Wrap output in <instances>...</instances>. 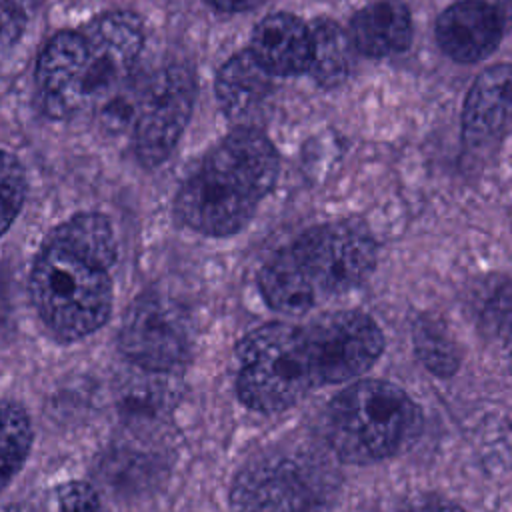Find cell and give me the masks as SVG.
I'll use <instances>...</instances> for the list:
<instances>
[{"mask_svg": "<svg viewBox=\"0 0 512 512\" xmlns=\"http://www.w3.org/2000/svg\"><path fill=\"white\" fill-rule=\"evenodd\" d=\"M384 350V334L360 310L326 312L306 324L270 322L236 346V392L262 414L292 408L314 388L366 374Z\"/></svg>", "mask_w": 512, "mask_h": 512, "instance_id": "6da1fadb", "label": "cell"}, {"mask_svg": "<svg viewBox=\"0 0 512 512\" xmlns=\"http://www.w3.org/2000/svg\"><path fill=\"white\" fill-rule=\"evenodd\" d=\"M116 260L114 228L104 214H76L44 238L28 290L38 318L54 338L76 342L108 322L114 304L110 270Z\"/></svg>", "mask_w": 512, "mask_h": 512, "instance_id": "7a4b0ae2", "label": "cell"}, {"mask_svg": "<svg viewBox=\"0 0 512 512\" xmlns=\"http://www.w3.org/2000/svg\"><path fill=\"white\" fill-rule=\"evenodd\" d=\"M142 46V24L128 12L102 14L82 30L56 34L36 66L42 110L52 118H68L110 100L134 68Z\"/></svg>", "mask_w": 512, "mask_h": 512, "instance_id": "3957f363", "label": "cell"}, {"mask_svg": "<svg viewBox=\"0 0 512 512\" xmlns=\"http://www.w3.org/2000/svg\"><path fill=\"white\" fill-rule=\"evenodd\" d=\"M376 254V242L364 224H318L262 264L258 290L272 310L306 314L360 286L374 270Z\"/></svg>", "mask_w": 512, "mask_h": 512, "instance_id": "277c9868", "label": "cell"}, {"mask_svg": "<svg viewBox=\"0 0 512 512\" xmlns=\"http://www.w3.org/2000/svg\"><path fill=\"white\" fill-rule=\"evenodd\" d=\"M278 170L272 142L256 128H236L184 180L174 200L176 216L204 236H232L272 192Z\"/></svg>", "mask_w": 512, "mask_h": 512, "instance_id": "5b68a950", "label": "cell"}, {"mask_svg": "<svg viewBox=\"0 0 512 512\" xmlns=\"http://www.w3.org/2000/svg\"><path fill=\"white\" fill-rule=\"evenodd\" d=\"M420 410L410 396L386 380H354L332 398L326 438L338 460L374 464L392 458L416 440Z\"/></svg>", "mask_w": 512, "mask_h": 512, "instance_id": "8992f818", "label": "cell"}, {"mask_svg": "<svg viewBox=\"0 0 512 512\" xmlns=\"http://www.w3.org/2000/svg\"><path fill=\"white\" fill-rule=\"evenodd\" d=\"M334 488L332 470L316 456L266 452L236 472L230 506L232 512H320Z\"/></svg>", "mask_w": 512, "mask_h": 512, "instance_id": "52a82bcc", "label": "cell"}, {"mask_svg": "<svg viewBox=\"0 0 512 512\" xmlns=\"http://www.w3.org/2000/svg\"><path fill=\"white\" fill-rule=\"evenodd\" d=\"M118 346L138 368L172 372L192 350V322L186 310L160 294H140L120 324Z\"/></svg>", "mask_w": 512, "mask_h": 512, "instance_id": "ba28073f", "label": "cell"}, {"mask_svg": "<svg viewBox=\"0 0 512 512\" xmlns=\"http://www.w3.org/2000/svg\"><path fill=\"white\" fill-rule=\"evenodd\" d=\"M194 104V76L184 66L164 68L144 92L134 126V148L142 166L162 164L178 144Z\"/></svg>", "mask_w": 512, "mask_h": 512, "instance_id": "9c48e42d", "label": "cell"}, {"mask_svg": "<svg viewBox=\"0 0 512 512\" xmlns=\"http://www.w3.org/2000/svg\"><path fill=\"white\" fill-rule=\"evenodd\" d=\"M502 36L500 16L482 0H462L448 6L436 20V40L446 56L472 64L488 58Z\"/></svg>", "mask_w": 512, "mask_h": 512, "instance_id": "30bf717a", "label": "cell"}, {"mask_svg": "<svg viewBox=\"0 0 512 512\" xmlns=\"http://www.w3.org/2000/svg\"><path fill=\"white\" fill-rule=\"evenodd\" d=\"M508 64L486 68L470 86L462 108V136L470 146L498 142L510 124Z\"/></svg>", "mask_w": 512, "mask_h": 512, "instance_id": "8fae6325", "label": "cell"}, {"mask_svg": "<svg viewBox=\"0 0 512 512\" xmlns=\"http://www.w3.org/2000/svg\"><path fill=\"white\" fill-rule=\"evenodd\" d=\"M248 50L272 76L302 74L310 64V30L300 18L276 12L256 24Z\"/></svg>", "mask_w": 512, "mask_h": 512, "instance_id": "7c38bea8", "label": "cell"}, {"mask_svg": "<svg viewBox=\"0 0 512 512\" xmlns=\"http://www.w3.org/2000/svg\"><path fill=\"white\" fill-rule=\"evenodd\" d=\"M348 36L354 50L364 56L398 54L412 42V18L402 2L380 0L356 12Z\"/></svg>", "mask_w": 512, "mask_h": 512, "instance_id": "4fadbf2b", "label": "cell"}, {"mask_svg": "<svg viewBox=\"0 0 512 512\" xmlns=\"http://www.w3.org/2000/svg\"><path fill=\"white\" fill-rule=\"evenodd\" d=\"M272 90V74L250 50L234 54L216 76V98L224 114L240 120L252 114Z\"/></svg>", "mask_w": 512, "mask_h": 512, "instance_id": "5bb4252c", "label": "cell"}, {"mask_svg": "<svg viewBox=\"0 0 512 512\" xmlns=\"http://www.w3.org/2000/svg\"><path fill=\"white\" fill-rule=\"evenodd\" d=\"M310 30V64L308 70L314 80L326 88H332L350 72L352 64V42L332 20H316L308 26Z\"/></svg>", "mask_w": 512, "mask_h": 512, "instance_id": "9a60e30c", "label": "cell"}, {"mask_svg": "<svg viewBox=\"0 0 512 512\" xmlns=\"http://www.w3.org/2000/svg\"><path fill=\"white\" fill-rule=\"evenodd\" d=\"M34 440L32 420L26 408L0 398V494L22 470Z\"/></svg>", "mask_w": 512, "mask_h": 512, "instance_id": "2e32d148", "label": "cell"}, {"mask_svg": "<svg viewBox=\"0 0 512 512\" xmlns=\"http://www.w3.org/2000/svg\"><path fill=\"white\" fill-rule=\"evenodd\" d=\"M414 350L420 362L440 378L452 376L460 366V354L452 336L434 318H420L414 324Z\"/></svg>", "mask_w": 512, "mask_h": 512, "instance_id": "e0dca14e", "label": "cell"}, {"mask_svg": "<svg viewBox=\"0 0 512 512\" xmlns=\"http://www.w3.org/2000/svg\"><path fill=\"white\" fill-rule=\"evenodd\" d=\"M26 196L24 168L16 156L0 150V238L16 220Z\"/></svg>", "mask_w": 512, "mask_h": 512, "instance_id": "ac0fdd59", "label": "cell"}, {"mask_svg": "<svg viewBox=\"0 0 512 512\" xmlns=\"http://www.w3.org/2000/svg\"><path fill=\"white\" fill-rule=\"evenodd\" d=\"M38 6L40 0H0V50L20 38Z\"/></svg>", "mask_w": 512, "mask_h": 512, "instance_id": "d6986e66", "label": "cell"}, {"mask_svg": "<svg viewBox=\"0 0 512 512\" xmlns=\"http://www.w3.org/2000/svg\"><path fill=\"white\" fill-rule=\"evenodd\" d=\"M56 498L60 512H104L96 488L84 480L64 482L58 486Z\"/></svg>", "mask_w": 512, "mask_h": 512, "instance_id": "ffe728a7", "label": "cell"}, {"mask_svg": "<svg viewBox=\"0 0 512 512\" xmlns=\"http://www.w3.org/2000/svg\"><path fill=\"white\" fill-rule=\"evenodd\" d=\"M404 512H466V510L452 500L428 494V496H420V498L412 500L404 508Z\"/></svg>", "mask_w": 512, "mask_h": 512, "instance_id": "44dd1931", "label": "cell"}, {"mask_svg": "<svg viewBox=\"0 0 512 512\" xmlns=\"http://www.w3.org/2000/svg\"><path fill=\"white\" fill-rule=\"evenodd\" d=\"M212 8L220 10V12H246V10H252L260 4H264L266 0H206Z\"/></svg>", "mask_w": 512, "mask_h": 512, "instance_id": "7402d4cb", "label": "cell"}, {"mask_svg": "<svg viewBox=\"0 0 512 512\" xmlns=\"http://www.w3.org/2000/svg\"><path fill=\"white\" fill-rule=\"evenodd\" d=\"M0 512H26V510L18 504H10V506H0Z\"/></svg>", "mask_w": 512, "mask_h": 512, "instance_id": "603a6c76", "label": "cell"}]
</instances>
